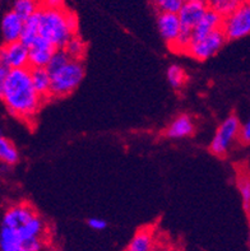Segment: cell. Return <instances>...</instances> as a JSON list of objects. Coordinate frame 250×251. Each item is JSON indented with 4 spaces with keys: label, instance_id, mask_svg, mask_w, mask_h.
Segmentation results:
<instances>
[{
    "label": "cell",
    "instance_id": "cell-5",
    "mask_svg": "<svg viewBox=\"0 0 250 251\" xmlns=\"http://www.w3.org/2000/svg\"><path fill=\"white\" fill-rule=\"evenodd\" d=\"M222 31L227 40H239V38L250 36V1L244 0V3L230 16L223 18Z\"/></svg>",
    "mask_w": 250,
    "mask_h": 251
},
{
    "label": "cell",
    "instance_id": "cell-34",
    "mask_svg": "<svg viewBox=\"0 0 250 251\" xmlns=\"http://www.w3.org/2000/svg\"><path fill=\"white\" fill-rule=\"evenodd\" d=\"M206 1L209 4V5H211V4H212L213 1H215V0H206Z\"/></svg>",
    "mask_w": 250,
    "mask_h": 251
},
{
    "label": "cell",
    "instance_id": "cell-16",
    "mask_svg": "<svg viewBox=\"0 0 250 251\" xmlns=\"http://www.w3.org/2000/svg\"><path fill=\"white\" fill-rule=\"evenodd\" d=\"M194 133V123L189 115L177 116L166 129V135L172 139L190 137Z\"/></svg>",
    "mask_w": 250,
    "mask_h": 251
},
{
    "label": "cell",
    "instance_id": "cell-26",
    "mask_svg": "<svg viewBox=\"0 0 250 251\" xmlns=\"http://www.w3.org/2000/svg\"><path fill=\"white\" fill-rule=\"evenodd\" d=\"M152 3L159 9V13H175V14H179L184 0H152Z\"/></svg>",
    "mask_w": 250,
    "mask_h": 251
},
{
    "label": "cell",
    "instance_id": "cell-25",
    "mask_svg": "<svg viewBox=\"0 0 250 251\" xmlns=\"http://www.w3.org/2000/svg\"><path fill=\"white\" fill-rule=\"evenodd\" d=\"M167 80L172 88H181L185 84V82H187V74H185V72L180 67L171 65L167 69Z\"/></svg>",
    "mask_w": 250,
    "mask_h": 251
},
{
    "label": "cell",
    "instance_id": "cell-3",
    "mask_svg": "<svg viewBox=\"0 0 250 251\" xmlns=\"http://www.w3.org/2000/svg\"><path fill=\"white\" fill-rule=\"evenodd\" d=\"M84 75L82 61L72 60L51 75V99H60L70 95L80 86Z\"/></svg>",
    "mask_w": 250,
    "mask_h": 251
},
{
    "label": "cell",
    "instance_id": "cell-17",
    "mask_svg": "<svg viewBox=\"0 0 250 251\" xmlns=\"http://www.w3.org/2000/svg\"><path fill=\"white\" fill-rule=\"evenodd\" d=\"M31 79L37 93L44 101L51 99V75L46 68H29Z\"/></svg>",
    "mask_w": 250,
    "mask_h": 251
},
{
    "label": "cell",
    "instance_id": "cell-30",
    "mask_svg": "<svg viewBox=\"0 0 250 251\" xmlns=\"http://www.w3.org/2000/svg\"><path fill=\"white\" fill-rule=\"evenodd\" d=\"M87 223H88V226L91 227L92 229H96V231H102V229H105L106 226H108L106 221L101 220V218H89V220L87 221Z\"/></svg>",
    "mask_w": 250,
    "mask_h": 251
},
{
    "label": "cell",
    "instance_id": "cell-27",
    "mask_svg": "<svg viewBox=\"0 0 250 251\" xmlns=\"http://www.w3.org/2000/svg\"><path fill=\"white\" fill-rule=\"evenodd\" d=\"M16 244H23L16 229L4 226L1 227V231H0V246L5 248V246L16 245Z\"/></svg>",
    "mask_w": 250,
    "mask_h": 251
},
{
    "label": "cell",
    "instance_id": "cell-20",
    "mask_svg": "<svg viewBox=\"0 0 250 251\" xmlns=\"http://www.w3.org/2000/svg\"><path fill=\"white\" fill-rule=\"evenodd\" d=\"M0 158L6 165H16L19 159L18 151H17L16 146L6 138H1L0 139Z\"/></svg>",
    "mask_w": 250,
    "mask_h": 251
},
{
    "label": "cell",
    "instance_id": "cell-23",
    "mask_svg": "<svg viewBox=\"0 0 250 251\" xmlns=\"http://www.w3.org/2000/svg\"><path fill=\"white\" fill-rule=\"evenodd\" d=\"M69 60L70 57L68 56L65 50H64V49H57V50L55 51V54L53 55V57H51L50 63H49V65L46 67V69H48V72L50 73V75H53L54 73H56L57 70H60L61 68L65 67V65L69 63Z\"/></svg>",
    "mask_w": 250,
    "mask_h": 251
},
{
    "label": "cell",
    "instance_id": "cell-11",
    "mask_svg": "<svg viewBox=\"0 0 250 251\" xmlns=\"http://www.w3.org/2000/svg\"><path fill=\"white\" fill-rule=\"evenodd\" d=\"M157 25L161 37L166 41V44L172 48L177 38L180 36L183 25H181L179 14L175 13H159L157 17Z\"/></svg>",
    "mask_w": 250,
    "mask_h": 251
},
{
    "label": "cell",
    "instance_id": "cell-9",
    "mask_svg": "<svg viewBox=\"0 0 250 251\" xmlns=\"http://www.w3.org/2000/svg\"><path fill=\"white\" fill-rule=\"evenodd\" d=\"M56 50L51 42L38 36L28 46L29 68H46Z\"/></svg>",
    "mask_w": 250,
    "mask_h": 251
},
{
    "label": "cell",
    "instance_id": "cell-24",
    "mask_svg": "<svg viewBox=\"0 0 250 251\" xmlns=\"http://www.w3.org/2000/svg\"><path fill=\"white\" fill-rule=\"evenodd\" d=\"M238 186L248 210L250 209V172L243 171L238 175Z\"/></svg>",
    "mask_w": 250,
    "mask_h": 251
},
{
    "label": "cell",
    "instance_id": "cell-22",
    "mask_svg": "<svg viewBox=\"0 0 250 251\" xmlns=\"http://www.w3.org/2000/svg\"><path fill=\"white\" fill-rule=\"evenodd\" d=\"M243 3H244V0H215L211 4V8L225 18L234 13Z\"/></svg>",
    "mask_w": 250,
    "mask_h": 251
},
{
    "label": "cell",
    "instance_id": "cell-10",
    "mask_svg": "<svg viewBox=\"0 0 250 251\" xmlns=\"http://www.w3.org/2000/svg\"><path fill=\"white\" fill-rule=\"evenodd\" d=\"M35 208L28 203L14 204L5 210L3 217V226L18 231L22 226L36 216Z\"/></svg>",
    "mask_w": 250,
    "mask_h": 251
},
{
    "label": "cell",
    "instance_id": "cell-31",
    "mask_svg": "<svg viewBox=\"0 0 250 251\" xmlns=\"http://www.w3.org/2000/svg\"><path fill=\"white\" fill-rule=\"evenodd\" d=\"M23 245L28 251H41L44 249L45 242L44 240H32V241L26 242Z\"/></svg>",
    "mask_w": 250,
    "mask_h": 251
},
{
    "label": "cell",
    "instance_id": "cell-2",
    "mask_svg": "<svg viewBox=\"0 0 250 251\" xmlns=\"http://www.w3.org/2000/svg\"><path fill=\"white\" fill-rule=\"evenodd\" d=\"M40 16V36L48 40L56 49H64L70 38L76 36L68 23V10L45 9L41 8Z\"/></svg>",
    "mask_w": 250,
    "mask_h": 251
},
{
    "label": "cell",
    "instance_id": "cell-18",
    "mask_svg": "<svg viewBox=\"0 0 250 251\" xmlns=\"http://www.w3.org/2000/svg\"><path fill=\"white\" fill-rule=\"evenodd\" d=\"M38 12L32 17H29V18L26 19L25 25H23L21 42L26 45L27 48L40 36V16H38Z\"/></svg>",
    "mask_w": 250,
    "mask_h": 251
},
{
    "label": "cell",
    "instance_id": "cell-6",
    "mask_svg": "<svg viewBox=\"0 0 250 251\" xmlns=\"http://www.w3.org/2000/svg\"><path fill=\"white\" fill-rule=\"evenodd\" d=\"M241 125L238 118L231 115L219 126L215 134L209 151L217 157H223L228 152L232 142L240 135Z\"/></svg>",
    "mask_w": 250,
    "mask_h": 251
},
{
    "label": "cell",
    "instance_id": "cell-32",
    "mask_svg": "<svg viewBox=\"0 0 250 251\" xmlns=\"http://www.w3.org/2000/svg\"><path fill=\"white\" fill-rule=\"evenodd\" d=\"M1 251H28L25 248L23 244H16V245L5 246V248H1Z\"/></svg>",
    "mask_w": 250,
    "mask_h": 251
},
{
    "label": "cell",
    "instance_id": "cell-7",
    "mask_svg": "<svg viewBox=\"0 0 250 251\" xmlns=\"http://www.w3.org/2000/svg\"><path fill=\"white\" fill-rule=\"evenodd\" d=\"M0 61L8 65L10 69L29 68L28 48L21 41L4 45L0 51Z\"/></svg>",
    "mask_w": 250,
    "mask_h": 251
},
{
    "label": "cell",
    "instance_id": "cell-19",
    "mask_svg": "<svg viewBox=\"0 0 250 251\" xmlns=\"http://www.w3.org/2000/svg\"><path fill=\"white\" fill-rule=\"evenodd\" d=\"M41 9L40 0H16L13 5V12H16L22 19H27Z\"/></svg>",
    "mask_w": 250,
    "mask_h": 251
},
{
    "label": "cell",
    "instance_id": "cell-21",
    "mask_svg": "<svg viewBox=\"0 0 250 251\" xmlns=\"http://www.w3.org/2000/svg\"><path fill=\"white\" fill-rule=\"evenodd\" d=\"M64 50H65V52H67L68 56H69L72 60L82 61V57L84 56L85 52V44L76 35L68 41V44L65 45Z\"/></svg>",
    "mask_w": 250,
    "mask_h": 251
},
{
    "label": "cell",
    "instance_id": "cell-14",
    "mask_svg": "<svg viewBox=\"0 0 250 251\" xmlns=\"http://www.w3.org/2000/svg\"><path fill=\"white\" fill-rule=\"evenodd\" d=\"M17 232H18L23 244L32 241V240H44L45 235H46V223L44 222L41 217L36 214Z\"/></svg>",
    "mask_w": 250,
    "mask_h": 251
},
{
    "label": "cell",
    "instance_id": "cell-1",
    "mask_svg": "<svg viewBox=\"0 0 250 251\" xmlns=\"http://www.w3.org/2000/svg\"><path fill=\"white\" fill-rule=\"evenodd\" d=\"M0 95L6 110L16 118H33L44 103L31 79L29 68L12 69L5 82L0 84Z\"/></svg>",
    "mask_w": 250,
    "mask_h": 251
},
{
    "label": "cell",
    "instance_id": "cell-33",
    "mask_svg": "<svg viewBox=\"0 0 250 251\" xmlns=\"http://www.w3.org/2000/svg\"><path fill=\"white\" fill-rule=\"evenodd\" d=\"M157 251H181L180 249L176 246H162V248H157Z\"/></svg>",
    "mask_w": 250,
    "mask_h": 251
},
{
    "label": "cell",
    "instance_id": "cell-28",
    "mask_svg": "<svg viewBox=\"0 0 250 251\" xmlns=\"http://www.w3.org/2000/svg\"><path fill=\"white\" fill-rule=\"evenodd\" d=\"M45 9H64V0H40Z\"/></svg>",
    "mask_w": 250,
    "mask_h": 251
},
{
    "label": "cell",
    "instance_id": "cell-8",
    "mask_svg": "<svg viewBox=\"0 0 250 251\" xmlns=\"http://www.w3.org/2000/svg\"><path fill=\"white\" fill-rule=\"evenodd\" d=\"M209 6L211 5L206 0H184L183 6L179 12V18L183 28L193 31L209 9Z\"/></svg>",
    "mask_w": 250,
    "mask_h": 251
},
{
    "label": "cell",
    "instance_id": "cell-13",
    "mask_svg": "<svg viewBox=\"0 0 250 251\" xmlns=\"http://www.w3.org/2000/svg\"><path fill=\"white\" fill-rule=\"evenodd\" d=\"M222 23H223V17L209 6L206 14L203 16L199 23L193 29V38L203 37V36L209 35L212 32L222 29Z\"/></svg>",
    "mask_w": 250,
    "mask_h": 251
},
{
    "label": "cell",
    "instance_id": "cell-29",
    "mask_svg": "<svg viewBox=\"0 0 250 251\" xmlns=\"http://www.w3.org/2000/svg\"><path fill=\"white\" fill-rule=\"evenodd\" d=\"M241 143L248 144L250 143V120H248L243 126H241L240 135H239Z\"/></svg>",
    "mask_w": 250,
    "mask_h": 251
},
{
    "label": "cell",
    "instance_id": "cell-12",
    "mask_svg": "<svg viewBox=\"0 0 250 251\" xmlns=\"http://www.w3.org/2000/svg\"><path fill=\"white\" fill-rule=\"evenodd\" d=\"M23 25H25V19L21 18L16 12L10 10L6 13L1 21V33H3L4 45L21 41Z\"/></svg>",
    "mask_w": 250,
    "mask_h": 251
},
{
    "label": "cell",
    "instance_id": "cell-4",
    "mask_svg": "<svg viewBox=\"0 0 250 251\" xmlns=\"http://www.w3.org/2000/svg\"><path fill=\"white\" fill-rule=\"evenodd\" d=\"M227 41L222 29L215 31L209 35L199 38H193L185 54L192 56L195 60H207L221 50V48Z\"/></svg>",
    "mask_w": 250,
    "mask_h": 251
},
{
    "label": "cell",
    "instance_id": "cell-15",
    "mask_svg": "<svg viewBox=\"0 0 250 251\" xmlns=\"http://www.w3.org/2000/svg\"><path fill=\"white\" fill-rule=\"evenodd\" d=\"M125 251H157V242L151 227L139 229L130 240Z\"/></svg>",
    "mask_w": 250,
    "mask_h": 251
},
{
    "label": "cell",
    "instance_id": "cell-35",
    "mask_svg": "<svg viewBox=\"0 0 250 251\" xmlns=\"http://www.w3.org/2000/svg\"><path fill=\"white\" fill-rule=\"evenodd\" d=\"M249 1H250V0H249Z\"/></svg>",
    "mask_w": 250,
    "mask_h": 251
}]
</instances>
